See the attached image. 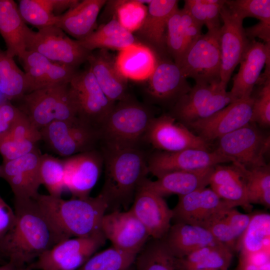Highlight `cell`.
Returning <instances> with one entry per match:
<instances>
[{"label":"cell","mask_w":270,"mask_h":270,"mask_svg":"<svg viewBox=\"0 0 270 270\" xmlns=\"http://www.w3.org/2000/svg\"><path fill=\"white\" fill-rule=\"evenodd\" d=\"M257 84L260 85L256 96H252L251 122L268 128L270 125V68H265Z\"/></svg>","instance_id":"obj_45"},{"label":"cell","mask_w":270,"mask_h":270,"mask_svg":"<svg viewBox=\"0 0 270 270\" xmlns=\"http://www.w3.org/2000/svg\"><path fill=\"white\" fill-rule=\"evenodd\" d=\"M269 62L270 43L250 40L240 63L239 70L232 78L233 84L230 92L234 101L252 96L262 70Z\"/></svg>","instance_id":"obj_24"},{"label":"cell","mask_w":270,"mask_h":270,"mask_svg":"<svg viewBox=\"0 0 270 270\" xmlns=\"http://www.w3.org/2000/svg\"><path fill=\"white\" fill-rule=\"evenodd\" d=\"M191 270H228V269H196Z\"/></svg>","instance_id":"obj_56"},{"label":"cell","mask_w":270,"mask_h":270,"mask_svg":"<svg viewBox=\"0 0 270 270\" xmlns=\"http://www.w3.org/2000/svg\"><path fill=\"white\" fill-rule=\"evenodd\" d=\"M226 0H186L183 8L199 24L208 30L221 27L220 12Z\"/></svg>","instance_id":"obj_44"},{"label":"cell","mask_w":270,"mask_h":270,"mask_svg":"<svg viewBox=\"0 0 270 270\" xmlns=\"http://www.w3.org/2000/svg\"><path fill=\"white\" fill-rule=\"evenodd\" d=\"M106 4L112 18L132 34L140 28L148 12V6L142 0H107Z\"/></svg>","instance_id":"obj_41"},{"label":"cell","mask_w":270,"mask_h":270,"mask_svg":"<svg viewBox=\"0 0 270 270\" xmlns=\"http://www.w3.org/2000/svg\"><path fill=\"white\" fill-rule=\"evenodd\" d=\"M102 232L86 237H74L60 242L34 262L31 269L77 270L106 242Z\"/></svg>","instance_id":"obj_9"},{"label":"cell","mask_w":270,"mask_h":270,"mask_svg":"<svg viewBox=\"0 0 270 270\" xmlns=\"http://www.w3.org/2000/svg\"><path fill=\"white\" fill-rule=\"evenodd\" d=\"M252 216V214H242L236 208L228 210L224 214V220L230 228L238 242V252L240 242Z\"/></svg>","instance_id":"obj_50"},{"label":"cell","mask_w":270,"mask_h":270,"mask_svg":"<svg viewBox=\"0 0 270 270\" xmlns=\"http://www.w3.org/2000/svg\"><path fill=\"white\" fill-rule=\"evenodd\" d=\"M26 50L36 52L54 62L76 69L87 62L92 52L56 26L38 32L31 30L26 39Z\"/></svg>","instance_id":"obj_8"},{"label":"cell","mask_w":270,"mask_h":270,"mask_svg":"<svg viewBox=\"0 0 270 270\" xmlns=\"http://www.w3.org/2000/svg\"><path fill=\"white\" fill-rule=\"evenodd\" d=\"M18 58L26 78L28 93L60 83L69 82L77 71L74 68L54 62L34 51L26 50Z\"/></svg>","instance_id":"obj_23"},{"label":"cell","mask_w":270,"mask_h":270,"mask_svg":"<svg viewBox=\"0 0 270 270\" xmlns=\"http://www.w3.org/2000/svg\"><path fill=\"white\" fill-rule=\"evenodd\" d=\"M4 134L19 140H28L36 143L41 140L40 131L22 112L10 130Z\"/></svg>","instance_id":"obj_49"},{"label":"cell","mask_w":270,"mask_h":270,"mask_svg":"<svg viewBox=\"0 0 270 270\" xmlns=\"http://www.w3.org/2000/svg\"><path fill=\"white\" fill-rule=\"evenodd\" d=\"M22 114L19 108L8 100L0 102V136L10 130Z\"/></svg>","instance_id":"obj_51"},{"label":"cell","mask_w":270,"mask_h":270,"mask_svg":"<svg viewBox=\"0 0 270 270\" xmlns=\"http://www.w3.org/2000/svg\"><path fill=\"white\" fill-rule=\"evenodd\" d=\"M40 176L50 196L62 197L66 190L63 160L48 154H41L40 161Z\"/></svg>","instance_id":"obj_43"},{"label":"cell","mask_w":270,"mask_h":270,"mask_svg":"<svg viewBox=\"0 0 270 270\" xmlns=\"http://www.w3.org/2000/svg\"><path fill=\"white\" fill-rule=\"evenodd\" d=\"M78 0H20V13L26 23L38 30L55 26L58 17L76 4Z\"/></svg>","instance_id":"obj_34"},{"label":"cell","mask_w":270,"mask_h":270,"mask_svg":"<svg viewBox=\"0 0 270 270\" xmlns=\"http://www.w3.org/2000/svg\"><path fill=\"white\" fill-rule=\"evenodd\" d=\"M176 120L171 114L154 117L145 140L160 151L175 152L189 148L208 150V142Z\"/></svg>","instance_id":"obj_16"},{"label":"cell","mask_w":270,"mask_h":270,"mask_svg":"<svg viewBox=\"0 0 270 270\" xmlns=\"http://www.w3.org/2000/svg\"><path fill=\"white\" fill-rule=\"evenodd\" d=\"M233 102L230 92L220 83L196 84L175 102L171 115L186 126L212 116Z\"/></svg>","instance_id":"obj_10"},{"label":"cell","mask_w":270,"mask_h":270,"mask_svg":"<svg viewBox=\"0 0 270 270\" xmlns=\"http://www.w3.org/2000/svg\"><path fill=\"white\" fill-rule=\"evenodd\" d=\"M136 256L112 246L94 254L77 270H128Z\"/></svg>","instance_id":"obj_42"},{"label":"cell","mask_w":270,"mask_h":270,"mask_svg":"<svg viewBox=\"0 0 270 270\" xmlns=\"http://www.w3.org/2000/svg\"><path fill=\"white\" fill-rule=\"evenodd\" d=\"M214 167L170 172L158 177L154 181L146 178L142 184L163 198L172 194L184 195L209 185Z\"/></svg>","instance_id":"obj_27"},{"label":"cell","mask_w":270,"mask_h":270,"mask_svg":"<svg viewBox=\"0 0 270 270\" xmlns=\"http://www.w3.org/2000/svg\"><path fill=\"white\" fill-rule=\"evenodd\" d=\"M104 181L101 192L114 210L128 206L148 173V156L140 147L119 148L102 144Z\"/></svg>","instance_id":"obj_2"},{"label":"cell","mask_w":270,"mask_h":270,"mask_svg":"<svg viewBox=\"0 0 270 270\" xmlns=\"http://www.w3.org/2000/svg\"><path fill=\"white\" fill-rule=\"evenodd\" d=\"M87 62L102 91L112 102L128 98V80L118 70L116 57L107 50L98 49L91 52Z\"/></svg>","instance_id":"obj_26"},{"label":"cell","mask_w":270,"mask_h":270,"mask_svg":"<svg viewBox=\"0 0 270 270\" xmlns=\"http://www.w3.org/2000/svg\"><path fill=\"white\" fill-rule=\"evenodd\" d=\"M202 27L184 8H178L170 16L166 26V50L176 64L202 35Z\"/></svg>","instance_id":"obj_28"},{"label":"cell","mask_w":270,"mask_h":270,"mask_svg":"<svg viewBox=\"0 0 270 270\" xmlns=\"http://www.w3.org/2000/svg\"><path fill=\"white\" fill-rule=\"evenodd\" d=\"M228 8L242 19L252 17L260 22H270V0H230L226 2Z\"/></svg>","instance_id":"obj_46"},{"label":"cell","mask_w":270,"mask_h":270,"mask_svg":"<svg viewBox=\"0 0 270 270\" xmlns=\"http://www.w3.org/2000/svg\"><path fill=\"white\" fill-rule=\"evenodd\" d=\"M244 176L248 200L251 204H259L270 208V168L264 166L248 168L236 162Z\"/></svg>","instance_id":"obj_40"},{"label":"cell","mask_w":270,"mask_h":270,"mask_svg":"<svg viewBox=\"0 0 270 270\" xmlns=\"http://www.w3.org/2000/svg\"><path fill=\"white\" fill-rule=\"evenodd\" d=\"M253 98L236 100L205 118L188 124L208 142L251 122Z\"/></svg>","instance_id":"obj_18"},{"label":"cell","mask_w":270,"mask_h":270,"mask_svg":"<svg viewBox=\"0 0 270 270\" xmlns=\"http://www.w3.org/2000/svg\"><path fill=\"white\" fill-rule=\"evenodd\" d=\"M233 162L216 150L189 148L175 152L158 150L148 156V172L156 178L172 172L190 171Z\"/></svg>","instance_id":"obj_14"},{"label":"cell","mask_w":270,"mask_h":270,"mask_svg":"<svg viewBox=\"0 0 270 270\" xmlns=\"http://www.w3.org/2000/svg\"><path fill=\"white\" fill-rule=\"evenodd\" d=\"M216 149L234 162L250 168L267 164L265 156L270 149V136L251 122L218 139Z\"/></svg>","instance_id":"obj_11"},{"label":"cell","mask_w":270,"mask_h":270,"mask_svg":"<svg viewBox=\"0 0 270 270\" xmlns=\"http://www.w3.org/2000/svg\"><path fill=\"white\" fill-rule=\"evenodd\" d=\"M17 270H32V269H30L29 268H18V269H17Z\"/></svg>","instance_id":"obj_57"},{"label":"cell","mask_w":270,"mask_h":270,"mask_svg":"<svg viewBox=\"0 0 270 270\" xmlns=\"http://www.w3.org/2000/svg\"><path fill=\"white\" fill-rule=\"evenodd\" d=\"M37 148V143L34 142L14 139L5 134L0 136V154L3 161L18 158Z\"/></svg>","instance_id":"obj_47"},{"label":"cell","mask_w":270,"mask_h":270,"mask_svg":"<svg viewBox=\"0 0 270 270\" xmlns=\"http://www.w3.org/2000/svg\"><path fill=\"white\" fill-rule=\"evenodd\" d=\"M16 218L14 210L0 196V239L13 226Z\"/></svg>","instance_id":"obj_52"},{"label":"cell","mask_w":270,"mask_h":270,"mask_svg":"<svg viewBox=\"0 0 270 270\" xmlns=\"http://www.w3.org/2000/svg\"><path fill=\"white\" fill-rule=\"evenodd\" d=\"M154 118L146 106L128 98L115 104L99 130L100 142L119 148L140 147Z\"/></svg>","instance_id":"obj_4"},{"label":"cell","mask_w":270,"mask_h":270,"mask_svg":"<svg viewBox=\"0 0 270 270\" xmlns=\"http://www.w3.org/2000/svg\"><path fill=\"white\" fill-rule=\"evenodd\" d=\"M230 166L218 164L214 167L210 179V188L222 200L234 207L241 206L251 211L245 180L240 168L234 163Z\"/></svg>","instance_id":"obj_29"},{"label":"cell","mask_w":270,"mask_h":270,"mask_svg":"<svg viewBox=\"0 0 270 270\" xmlns=\"http://www.w3.org/2000/svg\"><path fill=\"white\" fill-rule=\"evenodd\" d=\"M66 190L73 198H86L97 182L103 159L97 149L79 153L63 160Z\"/></svg>","instance_id":"obj_20"},{"label":"cell","mask_w":270,"mask_h":270,"mask_svg":"<svg viewBox=\"0 0 270 270\" xmlns=\"http://www.w3.org/2000/svg\"><path fill=\"white\" fill-rule=\"evenodd\" d=\"M236 208L221 199L210 188H204L186 194L178 196L172 209L175 222H182L206 228L230 208Z\"/></svg>","instance_id":"obj_13"},{"label":"cell","mask_w":270,"mask_h":270,"mask_svg":"<svg viewBox=\"0 0 270 270\" xmlns=\"http://www.w3.org/2000/svg\"><path fill=\"white\" fill-rule=\"evenodd\" d=\"M106 0H84L58 17L55 26L80 40L96 28V20Z\"/></svg>","instance_id":"obj_30"},{"label":"cell","mask_w":270,"mask_h":270,"mask_svg":"<svg viewBox=\"0 0 270 270\" xmlns=\"http://www.w3.org/2000/svg\"><path fill=\"white\" fill-rule=\"evenodd\" d=\"M224 214L222 216L215 219L205 228L208 230L218 241L226 246L233 252H238V242L230 228L224 220Z\"/></svg>","instance_id":"obj_48"},{"label":"cell","mask_w":270,"mask_h":270,"mask_svg":"<svg viewBox=\"0 0 270 270\" xmlns=\"http://www.w3.org/2000/svg\"><path fill=\"white\" fill-rule=\"evenodd\" d=\"M41 154L37 148L18 158L3 161L0 166V178L10 186L14 200H36L40 194Z\"/></svg>","instance_id":"obj_19"},{"label":"cell","mask_w":270,"mask_h":270,"mask_svg":"<svg viewBox=\"0 0 270 270\" xmlns=\"http://www.w3.org/2000/svg\"><path fill=\"white\" fill-rule=\"evenodd\" d=\"M14 222L0 239V254L18 269L64 240L36 200H14Z\"/></svg>","instance_id":"obj_1"},{"label":"cell","mask_w":270,"mask_h":270,"mask_svg":"<svg viewBox=\"0 0 270 270\" xmlns=\"http://www.w3.org/2000/svg\"><path fill=\"white\" fill-rule=\"evenodd\" d=\"M158 58L148 46L136 42L119 51L116 56L117 68L127 80H148L153 72Z\"/></svg>","instance_id":"obj_33"},{"label":"cell","mask_w":270,"mask_h":270,"mask_svg":"<svg viewBox=\"0 0 270 270\" xmlns=\"http://www.w3.org/2000/svg\"><path fill=\"white\" fill-rule=\"evenodd\" d=\"M26 74L13 58L0 51V94L6 100L20 99L28 93Z\"/></svg>","instance_id":"obj_38"},{"label":"cell","mask_w":270,"mask_h":270,"mask_svg":"<svg viewBox=\"0 0 270 270\" xmlns=\"http://www.w3.org/2000/svg\"><path fill=\"white\" fill-rule=\"evenodd\" d=\"M130 268H131V267H130ZM130 268H129L128 270H130Z\"/></svg>","instance_id":"obj_58"},{"label":"cell","mask_w":270,"mask_h":270,"mask_svg":"<svg viewBox=\"0 0 270 270\" xmlns=\"http://www.w3.org/2000/svg\"><path fill=\"white\" fill-rule=\"evenodd\" d=\"M41 140L54 153L64 157L96 149L99 130L78 118L72 121L54 120L40 130Z\"/></svg>","instance_id":"obj_7"},{"label":"cell","mask_w":270,"mask_h":270,"mask_svg":"<svg viewBox=\"0 0 270 270\" xmlns=\"http://www.w3.org/2000/svg\"><path fill=\"white\" fill-rule=\"evenodd\" d=\"M0 270H17V268L10 262L0 266Z\"/></svg>","instance_id":"obj_55"},{"label":"cell","mask_w":270,"mask_h":270,"mask_svg":"<svg viewBox=\"0 0 270 270\" xmlns=\"http://www.w3.org/2000/svg\"><path fill=\"white\" fill-rule=\"evenodd\" d=\"M101 230L113 247L136 255L150 238L146 228L130 210L106 214Z\"/></svg>","instance_id":"obj_17"},{"label":"cell","mask_w":270,"mask_h":270,"mask_svg":"<svg viewBox=\"0 0 270 270\" xmlns=\"http://www.w3.org/2000/svg\"></svg>","instance_id":"obj_59"},{"label":"cell","mask_w":270,"mask_h":270,"mask_svg":"<svg viewBox=\"0 0 270 270\" xmlns=\"http://www.w3.org/2000/svg\"><path fill=\"white\" fill-rule=\"evenodd\" d=\"M30 30L22 19L16 3L12 0H0V34L8 56L20 57L26 50V39Z\"/></svg>","instance_id":"obj_32"},{"label":"cell","mask_w":270,"mask_h":270,"mask_svg":"<svg viewBox=\"0 0 270 270\" xmlns=\"http://www.w3.org/2000/svg\"><path fill=\"white\" fill-rule=\"evenodd\" d=\"M241 254L270 252V214L253 213L239 245Z\"/></svg>","instance_id":"obj_37"},{"label":"cell","mask_w":270,"mask_h":270,"mask_svg":"<svg viewBox=\"0 0 270 270\" xmlns=\"http://www.w3.org/2000/svg\"><path fill=\"white\" fill-rule=\"evenodd\" d=\"M70 82L37 90L20 98L19 109L40 131L54 120L72 121L78 118Z\"/></svg>","instance_id":"obj_5"},{"label":"cell","mask_w":270,"mask_h":270,"mask_svg":"<svg viewBox=\"0 0 270 270\" xmlns=\"http://www.w3.org/2000/svg\"><path fill=\"white\" fill-rule=\"evenodd\" d=\"M220 17L223 23L220 30V84L226 88L233 72L242 58L250 40L242 26L244 20L232 12L226 3L221 8Z\"/></svg>","instance_id":"obj_15"},{"label":"cell","mask_w":270,"mask_h":270,"mask_svg":"<svg viewBox=\"0 0 270 270\" xmlns=\"http://www.w3.org/2000/svg\"><path fill=\"white\" fill-rule=\"evenodd\" d=\"M134 262L136 270H178L176 258L162 239L148 241Z\"/></svg>","instance_id":"obj_39"},{"label":"cell","mask_w":270,"mask_h":270,"mask_svg":"<svg viewBox=\"0 0 270 270\" xmlns=\"http://www.w3.org/2000/svg\"><path fill=\"white\" fill-rule=\"evenodd\" d=\"M245 30L246 34L250 40L256 37L262 40L265 44L270 43V22H260Z\"/></svg>","instance_id":"obj_53"},{"label":"cell","mask_w":270,"mask_h":270,"mask_svg":"<svg viewBox=\"0 0 270 270\" xmlns=\"http://www.w3.org/2000/svg\"><path fill=\"white\" fill-rule=\"evenodd\" d=\"M239 258L257 266H260L270 262V252L260 251L250 254L240 253Z\"/></svg>","instance_id":"obj_54"},{"label":"cell","mask_w":270,"mask_h":270,"mask_svg":"<svg viewBox=\"0 0 270 270\" xmlns=\"http://www.w3.org/2000/svg\"><path fill=\"white\" fill-rule=\"evenodd\" d=\"M157 58L156 66L148 78V93L158 102H176L191 88L178 64L168 57Z\"/></svg>","instance_id":"obj_25"},{"label":"cell","mask_w":270,"mask_h":270,"mask_svg":"<svg viewBox=\"0 0 270 270\" xmlns=\"http://www.w3.org/2000/svg\"><path fill=\"white\" fill-rule=\"evenodd\" d=\"M176 0H152L145 20L134 36L138 42L150 48L157 58L168 57L166 46L168 21L178 8Z\"/></svg>","instance_id":"obj_22"},{"label":"cell","mask_w":270,"mask_h":270,"mask_svg":"<svg viewBox=\"0 0 270 270\" xmlns=\"http://www.w3.org/2000/svg\"><path fill=\"white\" fill-rule=\"evenodd\" d=\"M233 252L222 243L200 248L188 256L176 258L178 270L228 269Z\"/></svg>","instance_id":"obj_36"},{"label":"cell","mask_w":270,"mask_h":270,"mask_svg":"<svg viewBox=\"0 0 270 270\" xmlns=\"http://www.w3.org/2000/svg\"><path fill=\"white\" fill-rule=\"evenodd\" d=\"M220 28L208 30L202 34L178 64L184 76L193 78L196 84L220 83Z\"/></svg>","instance_id":"obj_6"},{"label":"cell","mask_w":270,"mask_h":270,"mask_svg":"<svg viewBox=\"0 0 270 270\" xmlns=\"http://www.w3.org/2000/svg\"><path fill=\"white\" fill-rule=\"evenodd\" d=\"M130 210L143 224L152 238H162L172 225V210L163 197L142 182L136 190Z\"/></svg>","instance_id":"obj_21"},{"label":"cell","mask_w":270,"mask_h":270,"mask_svg":"<svg viewBox=\"0 0 270 270\" xmlns=\"http://www.w3.org/2000/svg\"><path fill=\"white\" fill-rule=\"evenodd\" d=\"M36 200L54 230L64 240L102 232V221L108 204L100 194L96 197L70 200L39 194Z\"/></svg>","instance_id":"obj_3"},{"label":"cell","mask_w":270,"mask_h":270,"mask_svg":"<svg viewBox=\"0 0 270 270\" xmlns=\"http://www.w3.org/2000/svg\"><path fill=\"white\" fill-rule=\"evenodd\" d=\"M162 240L177 258H184L202 247L220 243L206 228L182 222L171 225Z\"/></svg>","instance_id":"obj_31"},{"label":"cell","mask_w":270,"mask_h":270,"mask_svg":"<svg viewBox=\"0 0 270 270\" xmlns=\"http://www.w3.org/2000/svg\"><path fill=\"white\" fill-rule=\"evenodd\" d=\"M78 118L99 130L115 104L105 96L88 67L74 74L70 82Z\"/></svg>","instance_id":"obj_12"},{"label":"cell","mask_w":270,"mask_h":270,"mask_svg":"<svg viewBox=\"0 0 270 270\" xmlns=\"http://www.w3.org/2000/svg\"><path fill=\"white\" fill-rule=\"evenodd\" d=\"M78 42L90 52L98 49L120 51L138 42L134 35L123 28L114 17L106 22L102 24L90 35Z\"/></svg>","instance_id":"obj_35"}]
</instances>
